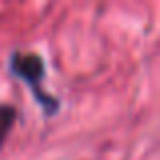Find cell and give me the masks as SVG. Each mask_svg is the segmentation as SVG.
I'll use <instances>...</instances> for the list:
<instances>
[{"label": "cell", "instance_id": "obj_1", "mask_svg": "<svg viewBox=\"0 0 160 160\" xmlns=\"http://www.w3.org/2000/svg\"><path fill=\"white\" fill-rule=\"evenodd\" d=\"M10 67L14 69L16 75H20L22 79H27L28 83H39L41 77L45 73V67L43 61H41L37 55H22V53H16L14 57L10 59Z\"/></svg>", "mask_w": 160, "mask_h": 160}, {"label": "cell", "instance_id": "obj_2", "mask_svg": "<svg viewBox=\"0 0 160 160\" xmlns=\"http://www.w3.org/2000/svg\"><path fill=\"white\" fill-rule=\"evenodd\" d=\"M14 118H16L14 108H10V106H0V144L4 142L8 130L12 128V124H14Z\"/></svg>", "mask_w": 160, "mask_h": 160}]
</instances>
